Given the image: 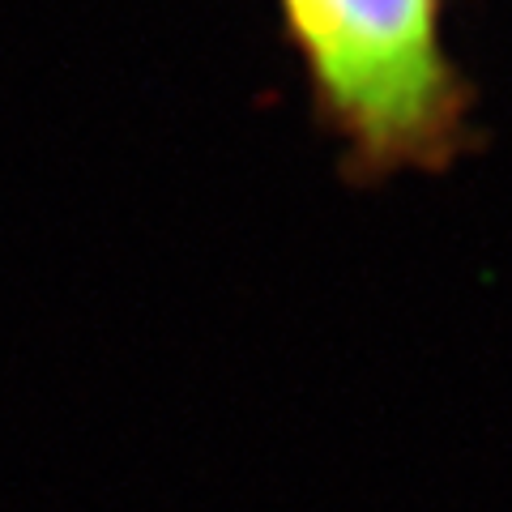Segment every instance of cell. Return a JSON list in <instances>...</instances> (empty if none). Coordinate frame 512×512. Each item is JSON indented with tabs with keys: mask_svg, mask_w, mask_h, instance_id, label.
I'll list each match as a JSON object with an SVG mask.
<instances>
[{
	"mask_svg": "<svg viewBox=\"0 0 512 512\" xmlns=\"http://www.w3.org/2000/svg\"><path fill=\"white\" fill-rule=\"evenodd\" d=\"M274 18L342 184L448 175L487 146L483 90L448 43V0H274Z\"/></svg>",
	"mask_w": 512,
	"mask_h": 512,
	"instance_id": "cell-1",
	"label": "cell"
}]
</instances>
